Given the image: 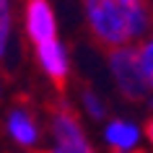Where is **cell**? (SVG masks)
Segmentation results:
<instances>
[{
  "mask_svg": "<svg viewBox=\"0 0 153 153\" xmlns=\"http://www.w3.org/2000/svg\"><path fill=\"white\" fill-rule=\"evenodd\" d=\"M5 132L16 145L26 148V151H34L42 145V127L36 117H34L26 106H13L5 117Z\"/></svg>",
  "mask_w": 153,
  "mask_h": 153,
  "instance_id": "5",
  "label": "cell"
},
{
  "mask_svg": "<svg viewBox=\"0 0 153 153\" xmlns=\"http://www.w3.org/2000/svg\"><path fill=\"white\" fill-rule=\"evenodd\" d=\"M36 62L55 86H65L68 75H70V57H68V49L62 42L52 39L44 44H36Z\"/></svg>",
  "mask_w": 153,
  "mask_h": 153,
  "instance_id": "7",
  "label": "cell"
},
{
  "mask_svg": "<svg viewBox=\"0 0 153 153\" xmlns=\"http://www.w3.org/2000/svg\"><path fill=\"white\" fill-rule=\"evenodd\" d=\"M81 106H83V112L88 114L91 120H104V117H106V104H104V99L99 96V94H94V91H83Z\"/></svg>",
  "mask_w": 153,
  "mask_h": 153,
  "instance_id": "8",
  "label": "cell"
},
{
  "mask_svg": "<svg viewBox=\"0 0 153 153\" xmlns=\"http://www.w3.org/2000/svg\"><path fill=\"white\" fill-rule=\"evenodd\" d=\"M49 135H52V143H49V148L44 153H96V148L91 145L81 120L68 106H60V109L52 112Z\"/></svg>",
  "mask_w": 153,
  "mask_h": 153,
  "instance_id": "3",
  "label": "cell"
},
{
  "mask_svg": "<svg viewBox=\"0 0 153 153\" xmlns=\"http://www.w3.org/2000/svg\"><path fill=\"white\" fill-rule=\"evenodd\" d=\"M91 34L104 47H130L153 34V5L148 0H83Z\"/></svg>",
  "mask_w": 153,
  "mask_h": 153,
  "instance_id": "1",
  "label": "cell"
},
{
  "mask_svg": "<svg viewBox=\"0 0 153 153\" xmlns=\"http://www.w3.org/2000/svg\"><path fill=\"white\" fill-rule=\"evenodd\" d=\"M109 73H112L114 86L120 88V94L130 101H143L151 96L148 81L143 73V62H140V49L135 44L130 47H117L109 52Z\"/></svg>",
  "mask_w": 153,
  "mask_h": 153,
  "instance_id": "2",
  "label": "cell"
},
{
  "mask_svg": "<svg viewBox=\"0 0 153 153\" xmlns=\"http://www.w3.org/2000/svg\"><path fill=\"white\" fill-rule=\"evenodd\" d=\"M145 140H148V143H151V148H153V120L145 125Z\"/></svg>",
  "mask_w": 153,
  "mask_h": 153,
  "instance_id": "11",
  "label": "cell"
},
{
  "mask_svg": "<svg viewBox=\"0 0 153 153\" xmlns=\"http://www.w3.org/2000/svg\"><path fill=\"white\" fill-rule=\"evenodd\" d=\"M101 137H104L106 148L112 153H137L140 151V143L145 137V130L132 120H109L101 130Z\"/></svg>",
  "mask_w": 153,
  "mask_h": 153,
  "instance_id": "4",
  "label": "cell"
},
{
  "mask_svg": "<svg viewBox=\"0 0 153 153\" xmlns=\"http://www.w3.org/2000/svg\"><path fill=\"white\" fill-rule=\"evenodd\" d=\"M140 62H143V73H145V81H148V88L153 94V34L140 47Z\"/></svg>",
  "mask_w": 153,
  "mask_h": 153,
  "instance_id": "10",
  "label": "cell"
},
{
  "mask_svg": "<svg viewBox=\"0 0 153 153\" xmlns=\"http://www.w3.org/2000/svg\"><path fill=\"white\" fill-rule=\"evenodd\" d=\"M0 96H3V86H0Z\"/></svg>",
  "mask_w": 153,
  "mask_h": 153,
  "instance_id": "12",
  "label": "cell"
},
{
  "mask_svg": "<svg viewBox=\"0 0 153 153\" xmlns=\"http://www.w3.org/2000/svg\"><path fill=\"white\" fill-rule=\"evenodd\" d=\"M10 42V0H0V57Z\"/></svg>",
  "mask_w": 153,
  "mask_h": 153,
  "instance_id": "9",
  "label": "cell"
},
{
  "mask_svg": "<svg viewBox=\"0 0 153 153\" xmlns=\"http://www.w3.org/2000/svg\"><path fill=\"white\" fill-rule=\"evenodd\" d=\"M26 34L34 44H44V42L57 39V21L52 13V5L47 0H29L26 3Z\"/></svg>",
  "mask_w": 153,
  "mask_h": 153,
  "instance_id": "6",
  "label": "cell"
}]
</instances>
